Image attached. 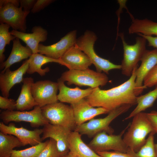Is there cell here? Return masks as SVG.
<instances>
[{"label":"cell","mask_w":157,"mask_h":157,"mask_svg":"<svg viewBox=\"0 0 157 157\" xmlns=\"http://www.w3.org/2000/svg\"><path fill=\"white\" fill-rule=\"evenodd\" d=\"M138 66L125 82L108 90H101L99 87L94 88L85 99L92 106L102 107L109 112L123 105L137 104L138 96L135 95V90Z\"/></svg>","instance_id":"cell-1"},{"label":"cell","mask_w":157,"mask_h":157,"mask_svg":"<svg viewBox=\"0 0 157 157\" xmlns=\"http://www.w3.org/2000/svg\"><path fill=\"white\" fill-rule=\"evenodd\" d=\"M133 117L123 138L128 148L137 152L145 144L147 135L155 132L147 113L141 112Z\"/></svg>","instance_id":"cell-2"},{"label":"cell","mask_w":157,"mask_h":157,"mask_svg":"<svg viewBox=\"0 0 157 157\" xmlns=\"http://www.w3.org/2000/svg\"><path fill=\"white\" fill-rule=\"evenodd\" d=\"M97 37L93 32L87 30L84 34L77 38L75 45L89 58L92 64L95 66L97 72L102 71L108 74L110 70L121 69V65H116L108 60L98 56L94 49V45Z\"/></svg>","instance_id":"cell-3"},{"label":"cell","mask_w":157,"mask_h":157,"mask_svg":"<svg viewBox=\"0 0 157 157\" xmlns=\"http://www.w3.org/2000/svg\"><path fill=\"white\" fill-rule=\"evenodd\" d=\"M132 106L130 104L122 106L109 112L105 117L93 118L87 123L76 126L74 131L90 138L103 131L112 134L114 130L109 126L110 123L118 116L127 111Z\"/></svg>","instance_id":"cell-4"},{"label":"cell","mask_w":157,"mask_h":157,"mask_svg":"<svg viewBox=\"0 0 157 157\" xmlns=\"http://www.w3.org/2000/svg\"><path fill=\"white\" fill-rule=\"evenodd\" d=\"M20 0H0V23L6 24L13 30L25 33L26 17L30 11L19 7Z\"/></svg>","instance_id":"cell-5"},{"label":"cell","mask_w":157,"mask_h":157,"mask_svg":"<svg viewBox=\"0 0 157 157\" xmlns=\"http://www.w3.org/2000/svg\"><path fill=\"white\" fill-rule=\"evenodd\" d=\"M60 78L70 85L88 86L93 88L105 85L108 81L106 75L89 68L83 70L69 69L64 72Z\"/></svg>","instance_id":"cell-6"},{"label":"cell","mask_w":157,"mask_h":157,"mask_svg":"<svg viewBox=\"0 0 157 157\" xmlns=\"http://www.w3.org/2000/svg\"><path fill=\"white\" fill-rule=\"evenodd\" d=\"M119 35L124 49L123 58L121 65L122 73L126 76H130L146 50L147 40L144 38L139 36L136 38L134 44L129 45L125 41L123 33H121Z\"/></svg>","instance_id":"cell-7"},{"label":"cell","mask_w":157,"mask_h":157,"mask_svg":"<svg viewBox=\"0 0 157 157\" xmlns=\"http://www.w3.org/2000/svg\"><path fill=\"white\" fill-rule=\"evenodd\" d=\"M43 116L49 123L74 131L76 126L71 106L57 102L41 108Z\"/></svg>","instance_id":"cell-8"},{"label":"cell","mask_w":157,"mask_h":157,"mask_svg":"<svg viewBox=\"0 0 157 157\" xmlns=\"http://www.w3.org/2000/svg\"><path fill=\"white\" fill-rule=\"evenodd\" d=\"M130 124L117 135L109 134L104 131L97 133L88 145L96 153L110 150L127 152L129 148L122 137L126 130L129 127Z\"/></svg>","instance_id":"cell-9"},{"label":"cell","mask_w":157,"mask_h":157,"mask_svg":"<svg viewBox=\"0 0 157 157\" xmlns=\"http://www.w3.org/2000/svg\"><path fill=\"white\" fill-rule=\"evenodd\" d=\"M0 118L5 124L11 122H25L29 123L31 127L36 128L49 123L43 115L41 108L38 106L30 111L6 110L1 113Z\"/></svg>","instance_id":"cell-10"},{"label":"cell","mask_w":157,"mask_h":157,"mask_svg":"<svg viewBox=\"0 0 157 157\" xmlns=\"http://www.w3.org/2000/svg\"><path fill=\"white\" fill-rule=\"evenodd\" d=\"M57 82L49 80H40L34 82L31 91L38 106L41 108L58 102Z\"/></svg>","instance_id":"cell-11"},{"label":"cell","mask_w":157,"mask_h":157,"mask_svg":"<svg viewBox=\"0 0 157 157\" xmlns=\"http://www.w3.org/2000/svg\"><path fill=\"white\" fill-rule=\"evenodd\" d=\"M77 31H70L62 38L57 42L49 45L40 43L38 46V53L49 58L59 59L70 48L75 45Z\"/></svg>","instance_id":"cell-12"},{"label":"cell","mask_w":157,"mask_h":157,"mask_svg":"<svg viewBox=\"0 0 157 157\" xmlns=\"http://www.w3.org/2000/svg\"><path fill=\"white\" fill-rule=\"evenodd\" d=\"M0 131L4 134L15 136L22 143L23 146L27 145L32 146L42 142L40 136L42 133V129L36 128L31 130L22 126L17 127L13 123L6 125L2 122H0Z\"/></svg>","instance_id":"cell-13"},{"label":"cell","mask_w":157,"mask_h":157,"mask_svg":"<svg viewBox=\"0 0 157 157\" xmlns=\"http://www.w3.org/2000/svg\"><path fill=\"white\" fill-rule=\"evenodd\" d=\"M42 142L47 138L54 140L56 142L58 151L62 155L69 152L68 138L71 131L61 126L48 123L42 129Z\"/></svg>","instance_id":"cell-14"},{"label":"cell","mask_w":157,"mask_h":157,"mask_svg":"<svg viewBox=\"0 0 157 157\" xmlns=\"http://www.w3.org/2000/svg\"><path fill=\"white\" fill-rule=\"evenodd\" d=\"M140 66L138 67L136 72L135 92L138 96L143 90L147 88L143 83L144 79L150 71L157 65V49L146 50L140 60Z\"/></svg>","instance_id":"cell-15"},{"label":"cell","mask_w":157,"mask_h":157,"mask_svg":"<svg viewBox=\"0 0 157 157\" xmlns=\"http://www.w3.org/2000/svg\"><path fill=\"white\" fill-rule=\"evenodd\" d=\"M29 66L28 59L24 61L16 70L12 71L10 68L0 74V89L3 97L8 98L11 88L15 84L22 82L23 76L27 72Z\"/></svg>","instance_id":"cell-16"},{"label":"cell","mask_w":157,"mask_h":157,"mask_svg":"<svg viewBox=\"0 0 157 157\" xmlns=\"http://www.w3.org/2000/svg\"><path fill=\"white\" fill-rule=\"evenodd\" d=\"M74 113L76 126L84 123L99 115L109 113V111L102 107L94 108L91 106L85 98L78 102L70 104Z\"/></svg>","instance_id":"cell-17"},{"label":"cell","mask_w":157,"mask_h":157,"mask_svg":"<svg viewBox=\"0 0 157 157\" xmlns=\"http://www.w3.org/2000/svg\"><path fill=\"white\" fill-rule=\"evenodd\" d=\"M69 69L83 70L89 68L92 64L88 57L76 45L61 58Z\"/></svg>","instance_id":"cell-18"},{"label":"cell","mask_w":157,"mask_h":157,"mask_svg":"<svg viewBox=\"0 0 157 157\" xmlns=\"http://www.w3.org/2000/svg\"><path fill=\"white\" fill-rule=\"evenodd\" d=\"M31 31L32 33H26L13 30L10 33L11 35L24 42L31 49L33 53H38L40 42H44L47 39V31L40 26L33 27Z\"/></svg>","instance_id":"cell-19"},{"label":"cell","mask_w":157,"mask_h":157,"mask_svg":"<svg viewBox=\"0 0 157 157\" xmlns=\"http://www.w3.org/2000/svg\"><path fill=\"white\" fill-rule=\"evenodd\" d=\"M64 82L60 78L58 80L59 93L57 95V98L58 100L61 102L70 104L77 102L88 96L94 89L89 88L81 89L78 87L70 88L66 86Z\"/></svg>","instance_id":"cell-20"},{"label":"cell","mask_w":157,"mask_h":157,"mask_svg":"<svg viewBox=\"0 0 157 157\" xmlns=\"http://www.w3.org/2000/svg\"><path fill=\"white\" fill-rule=\"evenodd\" d=\"M81 135L77 132L71 131L68 139L69 154L72 157H102L84 142Z\"/></svg>","instance_id":"cell-21"},{"label":"cell","mask_w":157,"mask_h":157,"mask_svg":"<svg viewBox=\"0 0 157 157\" xmlns=\"http://www.w3.org/2000/svg\"><path fill=\"white\" fill-rule=\"evenodd\" d=\"M19 39L16 38L13 41L12 49L9 57L5 61L0 63V69L3 73L13 64L27 59L33 54L31 49L27 46L22 45Z\"/></svg>","instance_id":"cell-22"},{"label":"cell","mask_w":157,"mask_h":157,"mask_svg":"<svg viewBox=\"0 0 157 157\" xmlns=\"http://www.w3.org/2000/svg\"><path fill=\"white\" fill-rule=\"evenodd\" d=\"M22 83L20 93L16 101L17 110L21 111L28 110L38 106L31 91L33 79L31 77L24 78Z\"/></svg>","instance_id":"cell-23"},{"label":"cell","mask_w":157,"mask_h":157,"mask_svg":"<svg viewBox=\"0 0 157 157\" xmlns=\"http://www.w3.org/2000/svg\"><path fill=\"white\" fill-rule=\"evenodd\" d=\"M28 60L29 66L26 72L27 73L32 74L37 72L41 76H44L47 73L50 71L48 67L43 69L41 68L43 65L46 63L54 62L65 66V63L60 59L51 58L39 53H33Z\"/></svg>","instance_id":"cell-24"},{"label":"cell","mask_w":157,"mask_h":157,"mask_svg":"<svg viewBox=\"0 0 157 157\" xmlns=\"http://www.w3.org/2000/svg\"><path fill=\"white\" fill-rule=\"evenodd\" d=\"M131 24L128 29L130 34H141L144 35L157 36V22L147 19H132Z\"/></svg>","instance_id":"cell-25"},{"label":"cell","mask_w":157,"mask_h":157,"mask_svg":"<svg viewBox=\"0 0 157 157\" xmlns=\"http://www.w3.org/2000/svg\"><path fill=\"white\" fill-rule=\"evenodd\" d=\"M157 99V85H156V88L153 90L145 94L137 97V106L124 120L133 117L137 114L152 107Z\"/></svg>","instance_id":"cell-26"},{"label":"cell","mask_w":157,"mask_h":157,"mask_svg":"<svg viewBox=\"0 0 157 157\" xmlns=\"http://www.w3.org/2000/svg\"><path fill=\"white\" fill-rule=\"evenodd\" d=\"M21 146L22 144L15 136L0 132V157H10L14 148Z\"/></svg>","instance_id":"cell-27"},{"label":"cell","mask_w":157,"mask_h":157,"mask_svg":"<svg viewBox=\"0 0 157 157\" xmlns=\"http://www.w3.org/2000/svg\"><path fill=\"white\" fill-rule=\"evenodd\" d=\"M10 27L6 24L1 23L0 24V63L4 61L6 58L4 53L5 48L7 44L9 45L10 41L16 38L11 35L9 31Z\"/></svg>","instance_id":"cell-28"},{"label":"cell","mask_w":157,"mask_h":157,"mask_svg":"<svg viewBox=\"0 0 157 157\" xmlns=\"http://www.w3.org/2000/svg\"><path fill=\"white\" fill-rule=\"evenodd\" d=\"M49 141V140H47L44 142L23 150H13L10 157H38Z\"/></svg>","instance_id":"cell-29"},{"label":"cell","mask_w":157,"mask_h":157,"mask_svg":"<svg viewBox=\"0 0 157 157\" xmlns=\"http://www.w3.org/2000/svg\"><path fill=\"white\" fill-rule=\"evenodd\" d=\"M156 133L153 132L149 134L145 144L137 152L131 149L135 157H157L156 152L154 143V135Z\"/></svg>","instance_id":"cell-30"},{"label":"cell","mask_w":157,"mask_h":157,"mask_svg":"<svg viewBox=\"0 0 157 157\" xmlns=\"http://www.w3.org/2000/svg\"><path fill=\"white\" fill-rule=\"evenodd\" d=\"M62 156L58 151L56 142L50 138L48 143L38 157H59Z\"/></svg>","instance_id":"cell-31"},{"label":"cell","mask_w":157,"mask_h":157,"mask_svg":"<svg viewBox=\"0 0 157 157\" xmlns=\"http://www.w3.org/2000/svg\"><path fill=\"white\" fill-rule=\"evenodd\" d=\"M144 85L146 88L157 85V65L150 71L145 78Z\"/></svg>","instance_id":"cell-32"},{"label":"cell","mask_w":157,"mask_h":157,"mask_svg":"<svg viewBox=\"0 0 157 157\" xmlns=\"http://www.w3.org/2000/svg\"><path fill=\"white\" fill-rule=\"evenodd\" d=\"M0 108L9 111L15 110L17 109L16 101L13 99L0 96Z\"/></svg>","instance_id":"cell-33"},{"label":"cell","mask_w":157,"mask_h":157,"mask_svg":"<svg viewBox=\"0 0 157 157\" xmlns=\"http://www.w3.org/2000/svg\"><path fill=\"white\" fill-rule=\"evenodd\" d=\"M102 157H135L129 149L127 153L118 151H103L96 152Z\"/></svg>","instance_id":"cell-34"},{"label":"cell","mask_w":157,"mask_h":157,"mask_svg":"<svg viewBox=\"0 0 157 157\" xmlns=\"http://www.w3.org/2000/svg\"><path fill=\"white\" fill-rule=\"evenodd\" d=\"M55 1L53 0H37L31 10V12L34 14L39 12Z\"/></svg>","instance_id":"cell-35"},{"label":"cell","mask_w":157,"mask_h":157,"mask_svg":"<svg viewBox=\"0 0 157 157\" xmlns=\"http://www.w3.org/2000/svg\"><path fill=\"white\" fill-rule=\"evenodd\" d=\"M37 0H20V7L25 11H30L33 7Z\"/></svg>","instance_id":"cell-36"},{"label":"cell","mask_w":157,"mask_h":157,"mask_svg":"<svg viewBox=\"0 0 157 157\" xmlns=\"http://www.w3.org/2000/svg\"><path fill=\"white\" fill-rule=\"evenodd\" d=\"M147 115L156 133H157V111H152L150 113H147Z\"/></svg>","instance_id":"cell-37"},{"label":"cell","mask_w":157,"mask_h":157,"mask_svg":"<svg viewBox=\"0 0 157 157\" xmlns=\"http://www.w3.org/2000/svg\"><path fill=\"white\" fill-rule=\"evenodd\" d=\"M137 34L139 36L144 38L146 40L149 46L153 47L157 49V36L144 35L140 33Z\"/></svg>","instance_id":"cell-38"},{"label":"cell","mask_w":157,"mask_h":157,"mask_svg":"<svg viewBox=\"0 0 157 157\" xmlns=\"http://www.w3.org/2000/svg\"><path fill=\"white\" fill-rule=\"evenodd\" d=\"M59 157H72L68 153L67 154Z\"/></svg>","instance_id":"cell-39"},{"label":"cell","mask_w":157,"mask_h":157,"mask_svg":"<svg viewBox=\"0 0 157 157\" xmlns=\"http://www.w3.org/2000/svg\"><path fill=\"white\" fill-rule=\"evenodd\" d=\"M154 147L156 152L157 155V144H155Z\"/></svg>","instance_id":"cell-40"}]
</instances>
